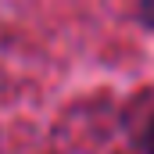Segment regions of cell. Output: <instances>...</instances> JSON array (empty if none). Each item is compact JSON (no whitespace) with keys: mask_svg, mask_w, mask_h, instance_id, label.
I'll return each mask as SVG.
<instances>
[{"mask_svg":"<svg viewBox=\"0 0 154 154\" xmlns=\"http://www.w3.org/2000/svg\"><path fill=\"white\" fill-rule=\"evenodd\" d=\"M140 22L154 32V0H140Z\"/></svg>","mask_w":154,"mask_h":154,"instance_id":"obj_1","label":"cell"},{"mask_svg":"<svg viewBox=\"0 0 154 154\" xmlns=\"http://www.w3.org/2000/svg\"><path fill=\"white\" fill-rule=\"evenodd\" d=\"M147 154H154V125H151V133H147Z\"/></svg>","mask_w":154,"mask_h":154,"instance_id":"obj_2","label":"cell"}]
</instances>
